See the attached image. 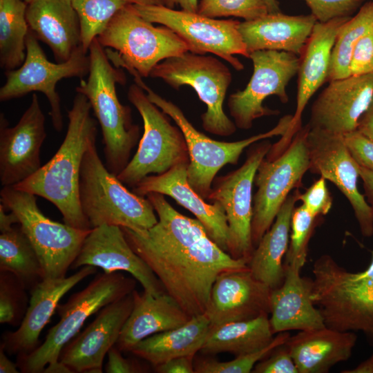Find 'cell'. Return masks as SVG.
Returning a JSON list of instances; mask_svg holds the SVG:
<instances>
[{"label": "cell", "mask_w": 373, "mask_h": 373, "mask_svg": "<svg viewBox=\"0 0 373 373\" xmlns=\"http://www.w3.org/2000/svg\"><path fill=\"white\" fill-rule=\"evenodd\" d=\"M146 197L157 222L142 233L121 227L126 239L189 316L204 314L216 278L249 268V261L232 258L209 238L199 220L179 213L164 195L149 193Z\"/></svg>", "instance_id": "cell-1"}, {"label": "cell", "mask_w": 373, "mask_h": 373, "mask_svg": "<svg viewBox=\"0 0 373 373\" xmlns=\"http://www.w3.org/2000/svg\"><path fill=\"white\" fill-rule=\"evenodd\" d=\"M87 97L77 93L68 111L66 133L53 157L30 177L13 186L40 196L60 211L64 222L75 228L89 230L79 198L81 166L85 152L97 139V122L91 116Z\"/></svg>", "instance_id": "cell-2"}, {"label": "cell", "mask_w": 373, "mask_h": 373, "mask_svg": "<svg viewBox=\"0 0 373 373\" xmlns=\"http://www.w3.org/2000/svg\"><path fill=\"white\" fill-rule=\"evenodd\" d=\"M88 55V78L81 79L76 92L85 95L90 104L102 133L105 165L117 176L130 161L138 142L140 127L133 123L131 108L122 104L117 95L116 84H124L126 76L111 63L97 37L89 47Z\"/></svg>", "instance_id": "cell-3"}, {"label": "cell", "mask_w": 373, "mask_h": 373, "mask_svg": "<svg viewBox=\"0 0 373 373\" xmlns=\"http://www.w3.org/2000/svg\"><path fill=\"white\" fill-rule=\"evenodd\" d=\"M135 279L116 271L98 274L82 290L57 305L60 317L42 344L18 358V366L26 373H72L59 361L64 347L79 332L87 318L102 308L133 292Z\"/></svg>", "instance_id": "cell-4"}, {"label": "cell", "mask_w": 373, "mask_h": 373, "mask_svg": "<svg viewBox=\"0 0 373 373\" xmlns=\"http://www.w3.org/2000/svg\"><path fill=\"white\" fill-rule=\"evenodd\" d=\"M307 278L310 298L326 327L361 332L373 345V277H361L329 255L318 257Z\"/></svg>", "instance_id": "cell-5"}, {"label": "cell", "mask_w": 373, "mask_h": 373, "mask_svg": "<svg viewBox=\"0 0 373 373\" xmlns=\"http://www.w3.org/2000/svg\"><path fill=\"white\" fill-rule=\"evenodd\" d=\"M79 198L91 229L108 224L142 233L158 220L149 200L128 191L103 164L96 140L90 144L82 160Z\"/></svg>", "instance_id": "cell-6"}, {"label": "cell", "mask_w": 373, "mask_h": 373, "mask_svg": "<svg viewBox=\"0 0 373 373\" xmlns=\"http://www.w3.org/2000/svg\"><path fill=\"white\" fill-rule=\"evenodd\" d=\"M117 67L150 76L160 61L189 51L185 42L170 28L154 26L131 4L119 10L97 37Z\"/></svg>", "instance_id": "cell-7"}, {"label": "cell", "mask_w": 373, "mask_h": 373, "mask_svg": "<svg viewBox=\"0 0 373 373\" xmlns=\"http://www.w3.org/2000/svg\"><path fill=\"white\" fill-rule=\"evenodd\" d=\"M130 73L134 77L135 84L147 93L148 98L169 116L182 131L189 155L188 181L204 199H207L210 194L218 172L227 164H237L246 148L260 140L278 135L283 137L289 129L292 115H287L267 132L231 142L213 140L197 130L176 104L162 97L147 86L135 70H131Z\"/></svg>", "instance_id": "cell-8"}, {"label": "cell", "mask_w": 373, "mask_h": 373, "mask_svg": "<svg viewBox=\"0 0 373 373\" xmlns=\"http://www.w3.org/2000/svg\"><path fill=\"white\" fill-rule=\"evenodd\" d=\"M0 202L12 212L39 258L43 279L66 277L90 230L53 221L39 208L37 195L13 186H3Z\"/></svg>", "instance_id": "cell-9"}, {"label": "cell", "mask_w": 373, "mask_h": 373, "mask_svg": "<svg viewBox=\"0 0 373 373\" xmlns=\"http://www.w3.org/2000/svg\"><path fill=\"white\" fill-rule=\"evenodd\" d=\"M128 99L142 118L144 132L135 154L117 177L133 188L151 173L162 174L180 163L189 162V155L180 128L171 123L142 87L132 84Z\"/></svg>", "instance_id": "cell-10"}, {"label": "cell", "mask_w": 373, "mask_h": 373, "mask_svg": "<svg viewBox=\"0 0 373 373\" xmlns=\"http://www.w3.org/2000/svg\"><path fill=\"white\" fill-rule=\"evenodd\" d=\"M150 77L161 79L177 90L184 85L192 87L207 106V111L201 115L206 131L224 137L236 132L235 123L223 110L232 75L218 59L188 51L159 63Z\"/></svg>", "instance_id": "cell-11"}, {"label": "cell", "mask_w": 373, "mask_h": 373, "mask_svg": "<svg viewBox=\"0 0 373 373\" xmlns=\"http://www.w3.org/2000/svg\"><path fill=\"white\" fill-rule=\"evenodd\" d=\"M309 125L301 127L276 157L264 159L255 175L258 189L253 198L251 236L254 247L272 225L291 190L302 185L310 160L307 144Z\"/></svg>", "instance_id": "cell-12"}, {"label": "cell", "mask_w": 373, "mask_h": 373, "mask_svg": "<svg viewBox=\"0 0 373 373\" xmlns=\"http://www.w3.org/2000/svg\"><path fill=\"white\" fill-rule=\"evenodd\" d=\"M38 41L29 29L26 39L25 60L20 67L5 71L6 81L0 88V101L19 98L32 92L44 93L50 104L52 124L60 132L63 117L57 84L63 79L82 78L88 75L90 58L88 52L81 46L67 61L53 63L47 59Z\"/></svg>", "instance_id": "cell-13"}, {"label": "cell", "mask_w": 373, "mask_h": 373, "mask_svg": "<svg viewBox=\"0 0 373 373\" xmlns=\"http://www.w3.org/2000/svg\"><path fill=\"white\" fill-rule=\"evenodd\" d=\"M131 6L146 20L173 30L185 42L191 52L214 54L237 70H242L244 66L234 55L249 58L238 30V21L216 19L198 12L175 10L164 6Z\"/></svg>", "instance_id": "cell-14"}, {"label": "cell", "mask_w": 373, "mask_h": 373, "mask_svg": "<svg viewBox=\"0 0 373 373\" xmlns=\"http://www.w3.org/2000/svg\"><path fill=\"white\" fill-rule=\"evenodd\" d=\"M271 146L267 140L251 144L243 164L217 178L207 198L220 203L225 211L229 229L227 253L235 259L249 261L255 249L251 236L253 184L258 168Z\"/></svg>", "instance_id": "cell-15"}, {"label": "cell", "mask_w": 373, "mask_h": 373, "mask_svg": "<svg viewBox=\"0 0 373 373\" xmlns=\"http://www.w3.org/2000/svg\"><path fill=\"white\" fill-rule=\"evenodd\" d=\"M249 59L254 70L249 83L245 89L231 94L227 102L236 127L244 130L251 128L258 118L278 113L263 106L267 97L276 95L282 103L288 102L286 88L300 64V57L279 50L254 51Z\"/></svg>", "instance_id": "cell-16"}, {"label": "cell", "mask_w": 373, "mask_h": 373, "mask_svg": "<svg viewBox=\"0 0 373 373\" xmlns=\"http://www.w3.org/2000/svg\"><path fill=\"white\" fill-rule=\"evenodd\" d=\"M309 171L334 183L348 200L364 237L373 236V211L357 186L359 165L345 144L343 135L310 128L307 135Z\"/></svg>", "instance_id": "cell-17"}, {"label": "cell", "mask_w": 373, "mask_h": 373, "mask_svg": "<svg viewBox=\"0 0 373 373\" xmlns=\"http://www.w3.org/2000/svg\"><path fill=\"white\" fill-rule=\"evenodd\" d=\"M47 136L45 116L35 93L17 124L8 126L0 114V182L15 186L36 173L42 166L41 146Z\"/></svg>", "instance_id": "cell-18"}, {"label": "cell", "mask_w": 373, "mask_h": 373, "mask_svg": "<svg viewBox=\"0 0 373 373\" xmlns=\"http://www.w3.org/2000/svg\"><path fill=\"white\" fill-rule=\"evenodd\" d=\"M133 307V292L102 308L95 318L62 349L59 361L72 373H102Z\"/></svg>", "instance_id": "cell-19"}, {"label": "cell", "mask_w": 373, "mask_h": 373, "mask_svg": "<svg viewBox=\"0 0 373 373\" xmlns=\"http://www.w3.org/2000/svg\"><path fill=\"white\" fill-rule=\"evenodd\" d=\"M86 265L99 267L106 273L128 272L144 291L153 295L166 292L153 271L130 246L120 227L102 224L90 230L70 268Z\"/></svg>", "instance_id": "cell-20"}, {"label": "cell", "mask_w": 373, "mask_h": 373, "mask_svg": "<svg viewBox=\"0 0 373 373\" xmlns=\"http://www.w3.org/2000/svg\"><path fill=\"white\" fill-rule=\"evenodd\" d=\"M373 95V73L334 79L311 108L310 128L344 135L356 131Z\"/></svg>", "instance_id": "cell-21"}, {"label": "cell", "mask_w": 373, "mask_h": 373, "mask_svg": "<svg viewBox=\"0 0 373 373\" xmlns=\"http://www.w3.org/2000/svg\"><path fill=\"white\" fill-rule=\"evenodd\" d=\"M271 290L249 268L223 272L212 286L204 314L211 326L270 314Z\"/></svg>", "instance_id": "cell-22"}, {"label": "cell", "mask_w": 373, "mask_h": 373, "mask_svg": "<svg viewBox=\"0 0 373 373\" xmlns=\"http://www.w3.org/2000/svg\"><path fill=\"white\" fill-rule=\"evenodd\" d=\"M350 17L336 18L325 23L317 21L314 25L300 56L296 111L287 133L272 145L273 153H281L301 128L302 114L312 95L327 82L336 38L343 25Z\"/></svg>", "instance_id": "cell-23"}, {"label": "cell", "mask_w": 373, "mask_h": 373, "mask_svg": "<svg viewBox=\"0 0 373 373\" xmlns=\"http://www.w3.org/2000/svg\"><path fill=\"white\" fill-rule=\"evenodd\" d=\"M189 163H180L162 174L148 175L132 191L143 197L149 193H159L172 198L193 214L209 238L227 252L229 229L225 211L218 202H206L191 187L187 176Z\"/></svg>", "instance_id": "cell-24"}, {"label": "cell", "mask_w": 373, "mask_h": 373, "mask_svg": "<svg viewBox=\"0 0 373 373\" xmlns=\"http://www.w3.org/2000/svg\"><path fill=\"white\" fill-rule=\"evenodd\" d=\"M96 272V267H82L75 274L61 278L43 279L31 289L29 305L17 329L3 334L1 343L6 352L19 357L28 354L39 344V337L57 310L62 296L87 276Z\"/></svg>", "instance_id": "cell-25"}, {"label": "cell", "mask_w": 373, "mask_h": 373, "mask_svg": "<svg viewBox=\"0 0 373 373\" xmlns=\"http://www.w3.org/2000/svg\"><path fill=\"white\" fill-rule=\"evenodd\" d=\"M306 258L283 264L285 279L271 290L269 322L274 334L290 330H309L325 327L323 316L310 298L307 278L300 276Z\"/></svg>", "instance_id": "cell-26"}, {"label": "cell", "mask_w": 373, "mask_h": 373, "mask_svg": "<svg viewBox=\"0 0 373 373\" xmlns=\"http://www.w3.org/2000/svg\"><path fill=\"white\" fill-rule=\"evenodd\" d=\"M26 17L29 29L48 45L57 63L67 61L82 46L80 22L71 0H33Z\"/></svg>", "instance_id": "cell-27"}, {"label": "cell", "mask_w": 373, "mask_h": 373, "mask_svg": "<svg viewBox=\"0 0 373 373\" xmlns=\"http://www.w3.org/2000/svg\"><path fill=\"white\" fill-rule=\"evenodd\" d=\"M316 22L312 14L269 12L256 19L240 22L238 30L249 55L257 50H270L300 57Z\"/></svg>", "instance_id": "cell-28"}, {"label": "cell", "mask_w": 373, "mask_h": 373, "mask_svg": "<svg viewBox=\"0 0 373 373\" xmlns=\"http://www.w3.org/2000/svg\"><path fill=\"white\" fill-rule=\"evenodd\" d=\"M133 296L132 311L115 344L121 352H131L142 340L180 327L191 318L166 292L153 295L134 289Z\"/></svg>", "instance_id": "cell-29"}, {"label": "cell", "mask_w": 373, "mask_h": 373, "mask_svg": "<svg viewBox=\"0 0 373 373\" xmlns=\"http://www.w3.org/2000/svg\"><path fill=\"white\" fill-rule=\"evenodd\" d=\"M357 336L327 327L300 331L285 343L298 373H327L352 354Z\"/></svg>", "instance_id": "cell-30"}, {"label": "cell", "mask_w": 373, "mask_h": 373, "mask_svg": "<svg viewBox=\"0 0 373 373\" xmlns=\"http://www.w3.org/2000/svg\"><path fill=\"white\" fill-rule=\"evenodd\" d=\"M299 193L298 189H296L287 196L248 263L254 278L271 289L279 287L285 279L283 260L289 247L291 219Z\"/></svg>", "instance_id": "cell-31"}, {"label": "cell", "mask_w": 373, "mask_h": 373, "mask_svg": "<svg viewBox=\"0 0 373 373\" xmlns=\"http://www.w3.org/2000/svg\"><path fill=\"white\" fill-rule=\"evenodd\" d=\"M210 327L205 314L193 316L180 327L142 340L130 352L153 367L176 357L195 356L202 348Z\"/></svg>", "instance_id": "cell-32"}, {"label": "cell", "mask_w": 373, "mask_h": 373, "mask_svg": "<svg viewBox=\"0 0 373 373\" xmlns=\"http://www.w3.org/2000/svg\"><path fill=\"white\" fill-rule=\"evenodd\" d=\"M269 314L211 326L200 352L205 356L228 352L234 356L261 350L274 339Z\"/></svg>", "instance_id": "cell-33"}, {"label": "cell", "mask_w": 373, "mask_h": 373, "mask_svg": "<svg viewBox=\"0 0 373 373\" xmlns=\"http://www.w3.org/2000/svg\"><path fill=\"white\" fill-rule=\"evenodd\" d=\"M0 271L12 273L26 289H33L44 278L38 255L20 226L1 232Z\"/></svg>", "instance_id": "cell-34"}, {"label": "cell", "mask_w": 373, "mask_h": 373, "mask_svg": "<svg viewBox=\"0 0 373 373\" xmlns=\"http://www.w3.org/2000/svg\"><path fill=\"white\" fill-rule=\"evenodd\" d=\"M27 5L24 0H0V66L6 71L20 67L26 58Z\"/></svg>", "instance_id": "cell-35"}, {"label": "cell", "mask_w": 373, "mask_h": 373, "mask_svg": "<svg viewBox=\"0 0 373 373\" xmlns=\"http://www.w3.org/2000/svg\"><path fill=\"white\" fill-rule=\"evenodd\" d=\"M373 26V1L364 3L341 27L332 51L327 82L350 75L351 56L358 40Z\"/></svg>", "instance_id": "cell-36"}, {"label": "cell", "mask_w": 373, "mask_h": 373, "mask_svg": "<svg viewBox=\"0 0 373 373\" xmlns=\"http://www.w3.org/2000/svg\"><path fill=\"white\" fill-rule=\"evenodd\" d=\"M79 19L82 47L88 52L93 39L127 3L124 0H71Z\"/></svg>", "instance_id": "cell-37"}, {"label": "cell", "mask_w": 373, "mask_h": 373, "mask_svg": "<svg viewBox=\"0 0 373 373\" xmlns=\"http://www.w3.org/2000/svg\"><path fill=\"white\" fill-rule=\"evenodd\" d=\"M290 334L278 333L272 341L258 351L236 356L229 361L221 362L210 358H198L194 361V372L197 373H249L257 363L267 356L276 347L284 344Z\"/></svg>", "instance_id": "cell-38"}, {"label": "cell", "mask_w": 373, "mask_h": 373, "mask_svg": "<svg viewBox=\"0 0 373 373\" xmlns=\"http://www.w3.org/2000/svg\"><path fill=\"white\" fill-rule=\"evenodd\" d=\"M26 288L12 273L0 271V323L20 325L27 310Z\"/></svg>", "instance_id": "cell-39"}, {"label": "cell", "mask_w": 373, "mask_h": 373, "mask_svg": "<svg viewBox=\"0 0 373 373\" xmlns=\"http://www.w3.org/2000/svg\"><path fill=\"white\" fill-rule=\"evenodd\" d=\"M198 14L210 18L236 17L251 21L269 13L264 0H201Z\"/></svg>", "instance_id": "cell-40"}, {"label": "cell", "mask_w": 373, "mask_h": 373, "mask_svg": "<svg viewBox=\"0 0 373 373\" xmlns=\"http://www.w3.org/2000/svg\"><path fill=\"white\" fill-rule=\"evenodd\" d=\"M317 218L303 204L294 208L291 219V240L283 264L299 258H306L309 239L314 230Z\"/></svg>", "instance_id": "cell-41"}, {"label": "cell", "mask_w": 373, "mask_h": 373, "mask_svg": "<svg viewBox=\"0 0 373 373\" xmlns=\"http://www.w3.org/2000/svg\"><path fill=\"white\" fill-rule=\"evenodd\" d=\"M317 21L325 23L336 18L350 17L365 0H303Z\"/></svg>", "instance_id": "cell-42"}, {"label": "cell", "mask_w": 373, "mask_h": 373, "mask_svg": "<svg viewBox=\"0 0 373 373\" xmlns=\"http://www.w3.org/2000/svg\"><path fill=\"white\" fill-rule=\"evenodd\" d=\"M298 200L314 216L326 215L332 206V198L327 187L326 180L321 176L305 193H299Z\"/></svg>", "instance_id": "cell-43"}, {"label": "cell", "mask_w": 373, "mask_h": 373, "mask_svg": "<svg viewBox=\"0 0 373 373\" xmlns=\"http://www.w3.org/2000/svg\"><path fill=\"white\" fill-rule=\"evenodd\" d=\"M350 71L352 75L373 73V26L354 46Z\"/></svg>", "instance_id": "cell-44"}, {"label": "cell", "mask_w": 373, "mask_h": 373, "mask_svg": "<svg viewBox=\"0 0 373 373\" xmlns=\"http://www.w3.org/2000/svg\"><path fill=\"white\" fill-rule=\"evenodd\" d=\"M254 373H298L285 343L276 347L267 356L256 363Z\"/></svg>", "instance_id": "cell-45"}, {"label": "cell", "mask_w": 373, "mask_h": 373, "mask_svg": "<svg viewBox=\"0 0 373 373\" xmlns=\"http://www.w3.org/2000/svg\"><path fill=\"white\" fill-rule=\"evenodd\" d=\"M343 137L356 163L373 172V140L357 130L344 134Z\"/></svg>", "instance_id": "cell-46"}, {"label": "cell", "mask_w": 373, "mask_h": 373, "mask_svg": "<svg viewBox=\"0 0 373 373\" xmlns=\"http://www.w3.org/2000/svg\"><path fill=\"white\" fill-rule=\"evenodd\" d=\"M121 351L115 345L108 352V362L105 366L107 373H137L144 372L140 364L125 358Z\"/></svg>", "instance_id": "cell-47"}, {"label": "cell", "mask_w": 373, "mask_h": 373, "mask_svg": "<svg viewBox=\"0 0 373 373\" xmlns=\"http://www.w3.org/2000/svg\"><path fill=\"white\" fill-rule=\"evenodd\" d=\"M194 356H183L172 358L157 365L155 370L159 373H193Z\"/></svg>", "instance_id": "cell-48"}, {"label": "cell", "mask_w": 373, "mask_h": 373, "mask_svg": "<svg viewBox=\"0 0 373 373\" xmlns=\"http://www.w3.org/2000/svg\"><path fill=\"white\" fill-rule=\"evenodd\" d=\"M356 130L373 140V95L369 106L358 120Z\"/></svg>", "instance_id": "cell-49"}, {"label": "cell", "mask_w": 373, "mask_h": 373, "mask_svg": "<svg viewBox=\"0 0 373 373\" xmlns=\"http://www.w3.org/2000/svg\"><path fill=\"white\" fill-rule=\"evenodd\" d=\"M359 175L363 182L367 202L373 211V172L359 166Z\"/></svg>", "instance_id": "cell-50"}, {"label": "cell", "mask_w": 373, "mask_h": 373, "mask_svg": "<svg viewBox=\"0 0 373 373\" xmlns=\"http://www.w3.org/2000/svg\"><path fill=\"white\" fill-rule=\"evenodd\" d=\"M18 224L17 217L15 213L6 212V209L0 202V231L3 232L12 228L14 224Z\"/></svg>", "instance_id": "cell-51"}, {"label": "cell", "mask_w": 373, "mask_h": 373, "mask_svg": "<svg viewBox=\"0 0 373 373\" xmlns=\"http://www.w3.org/2000/svg\"><path fill=\"white\" fill-rule=\"evenodd\" d=\"M164 6L169 8L180 6L182 10L197 12L198 2V0H164Z\"/></svg>", "instance_id": "cell-52"}, {"label": "cell", "mask_w": 373, "mask_h": 373, "mask_svg": "<svg viewBox=\"0 0 373 373\" xmlns=\"http://www.w3.org/2000/svg\"><path fill=\"white\" fill-rule=\"evenodd\" d=\"M0 372L1 373H18L17 365L12 362L6 355L5 349L1 344L0 346Z\"/></svg>", "instance_id": "cell-53"}, {"label": "cell", "mask_w": 373, "mask_h": 373, "mask_svg": "<svg viewBox=\"0 0 373 373\" xmlns=\"http://www.w3.org/2000/svg\"><path fill=\"white\" fill-rule=\"evenodd\" d=\"M342 373H373V354L365 361L350 370H345Z\"/></svg>", "instance_id": "cell-54"}, {"label": "cell", "mask_w": 373, "mask_h": 373, "mask_svg": "<svg viewBox=\"0 0 373 373\" xmlns=\"http://www.w3.org/2000/svg\"><path fill=\"white\" fill-rule=\"evenodd\" d=\"M127 4L137 6H164V0H124Z\"/></svg>", "instance_id": "cell-55"}, {"label": "cell", "mask_w": 373, "mask_h": 373, "mask_svg": "<svg viewBox=\"0 0 373 373\" xmlns=\"http://www.w3.org/2000/svg\"><path fill=\"white\" fill-rule=\"evenodd\" d=\"M267 6L269 13L281 12L279 1L278 0H264Z\"/></svg>", "instance_id": "cell-56"}, {"label": "cell", "mask_w": 373, "mask_h": 373, "mask_svg": "<svg viewBox=\"0 0 373 373\" xmlns=\"http://www.w3.org/2000/svg\"><path fill=\"white\" fill-rule=\"evenodd\" d=\"M26 3H29L30 2L32 1L33 0H24Z\"/></svg>", "instance_id": "cell-57"}]
</instances>
